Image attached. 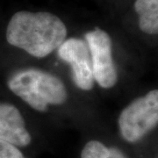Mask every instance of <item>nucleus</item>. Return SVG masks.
<instances>
[{
	"label": "nucleus",
	"instance_id": "obj_6",
	"mask_svg": "<svg viewBox=\"0 0 158 158\" xmlns=\"http://www.w3.org/2000/svg\"><path fill=\"white\" fill-rule=\"evenodd\" d=\"M0 140L19 147L27 146L32 140L22 115L10 104L0 103Z\"/></svg>",
	"mask_w": 158,
	"mask_h": 158
},
{
	"label": "nucleus",
	"instance_id": "obj_8",
	"mask_svg": "<svg viewBox=\"0 0 158 158\" xmlns=\"http://www.w3.org/2000/svg\"><path fill=\"white\" fill-rule=\"evenodd\" d=\"M81 158H127L116 148H107L98 141H89L82 150Z\"/></svg>",
	"mask_w": 158,
	"mask_h": 158
},
{
	"label": "nucleus",
	"instance_id": "obj_2",
	"mask_svg": "<svg viewBox=\"0 0 158 158\" xmlns=\"http://www.w3.org/2000/svg\"><path fill=\"white\" fill-rule=\"evenodd\" d=\"M10 90L39 112H46L48 105H61L66 101L68 94L60 79L41 70L26 69L11 77Z\"/></svg>",
	"mask_w": 158,
	"mask_h": 158
},
{
	"label": "nucleus",
	"instance_id": "obj_9",
	"mask_svg": "<svg viewBox=\"0 0 158 158\" xmlns=\"http://www.w3.org/2000/svg\"><path fill=\"white\" fill-rule=\"evenodd\" d=\"M0 158H25L16 146L0 140Z\"/></svg>",
	"mask_w": 158,
	"mask_h": 158
},
{
	"label": "nucleus",
	"instance_id": "obj_3",
	"mask_svg": "<svg viewBox=\"0 0 158 158\" xmlns=\"http://www.w3.org/2000/svg\"><path fill=\"white\" fill-rule=\"evenodd\" d=\"M158 122V91L153 90L126 107L118 118L120 134L127 141L141 140Z\"/></svg>",
	"mask_w": 158,
	"mask_h": 158
},
{
	"label": "nucleus",
	"instance_id": "obj_5",
	"mask_svg": "<svg viewBox=\"0 0 158 158\" xmlns=\"http://www.w3.org/2000/svg\"><path fill=\"white\" fill-rule=\"evenodd\" d=\"M59 57L72 69L76 85L81 90H90L94 85L89 48L86 42L77 38L65 40L57 48Z\"/></svg>",
	"mask_w": 158,
	"mask_h": 158
},
{
	"label": "nucleus",
	"instance_id": "obj_1",
	"mask_svg": "<svg viewBox=\"0 0 158 158\" xmlns=\"http://www.w3.org/2000/svg\"><path fill=\"white\" fill-rule=\"evenodd\" d=\"M67 36L62 20L49 12L21 11L11 17L6 29L9 44L42 58L58 48Z\"/></svg>",
	"mask_w": 158,
	"mask_h": 158
},
{
	"label": "nucleus",
	"instance_id": "obj_7",
	"mask_svg": "<svg viewBox=\"0 0 158 158\" xmlns=\"http://www.w3.org/2000/svg\"><path fill=\"white\" fill-rule=\"evenodd\" d=\"M135 9L139 14V26L146 34L158 31V0H136Z\"/></svg>",
	"mask_w": 158,
	"mask_h": 158
},
{
	"label": "nucleus",
	"instance_id": "obj_4",
	"mask_svg": "<svg viewBox=\"0 0 158 158\" xmlns=\"http://www.w3.org/2000/svg\"><path fill=\"white\" fill-rule=\"evenodd\" d=\"M89 48L93 78L103 88L115 85L118 73L113 60L112 40L107 33L96 28L85 34Z\"/></svg>",
	"mask_w": 158,
	"mask_h": 158
}]
</instances>
